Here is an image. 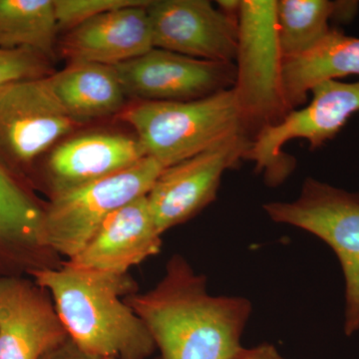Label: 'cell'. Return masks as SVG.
Listing matches in <instances>:
<instances>
[{
	"label": "cell",
	"instance_id": "277c9868",
	"mask_svg": "<svg viewBox=\"0 0 359 359\" xmlns=\"http://www.w3.org/2000/svg\"><path fill=\"white\" fill-rule=\"evenodd\" d=\"M276 0H242L235 65V91L248 133L280 122L290 112L283 82Z\"/></svg>",
	"mask_w": 359,
	"mask_h": 359
},
{
	"label": "cell",
	"instance_id": "2e32d148",
	"mask_svg": "<svg viewBox=\"0 0 359 359\" xmlns=\"http://www.w3.org/2000/svg\"><path fill=\"white\" fill-rule=\"evenodd\" d=\"M147 6L115 9L85 21L59 40V53L68 63L113 67L147 53L154 48Z\"/></svg>",
	"mask_w": 359,
	"mask_h": 359
},
{
	"label": "cell",
	"instance_id": "7402d4cb",
	"mask_svg": "<svg viewBox=\"0 0 359 359\" xmlns=\"http://www.w3.org/2000/svg\"><path fill=\"white\" fill-rule=\"evenodd\" d=\"M59 30L66 32L101 14L124 7L147 6L150 0H53Z\"/></svg>",
	"mask_w": 359,
	"mask_h": 359
},
{
	"label": "cell",
	"instance_id": "9a60e30c",
	"mask_svg": "<svg viewBox=\"0 0 359 359\" xmlns=\"http://www.w3.org/2000/svg\"><path fill=\"white\" fill-rule=\"evenodd\" d=\"M161 248L162 233L145 196L113 212L83 249L65 263L84 271L125 275L130 269L159 254Z\"/></svg>",
	"mask_w": 359,
	"mask_h": 359
},
{
	"label": "cell",
	"instance_id": "8fae6325",
	"mask_svg": "<svg viewBox=\"0 0 359 359\" xmlns=\"http://www.w3.org/2000/svg\"><path fill=\"white\" fill-rule=\"evenodd\" d=\"M154 48L202 60L235 62L238 18L207 0H151L147 7Z\"/></svg>",
	"mask_w": 359,
	"mask_h": 359
},
{
	"label": "cell",
	"instance_id": "d6986e66",
	"mask_svg": "<svg viewBox=\"0 0 359 359\" xmlns=\"http://www.w3.org/2000/svg\"><path fill=\"white\" fill-rule=\"evenodd\" d=\"M358 2L276 0V18L283 58L313 48L332 29L330 20H353Z\"/></svg>",
	"mask_w": 359,
	"mask_h": 359
},
{
	"label": "cell",
	"instance_id": "6da1fadb",
	"mask_svg": "<svg viewBox=\"0 0 359 359\" xmlns=\"http://www.w3.org/2000/svg\"><path fill=\"white\" fill-rule=\"evenodd\" d=\"M125 302L148 328L160 359H233L252 313L245 297L210 294L207 278L178 254L153 289Z\"/></svg>",
	"mask_w": 359,
	"mask_h": 359
},
{
	"label": "cell",
	"instance_id": "30bf717a",
	"mask_svg": "<svg viewBox=\"0 0 359 359\" xmlns=\"http://www.w3.org/2000/svg\"><path fill=\"white\" fill-rule=\"evenodd\" d=\"M252 143L247 135L165 168L147 195L160 233L186 223L217 198L226 170L245 159Z\"/></svg>",
	"mask_w": 359,
	"mask_h": 359
},
{
	"label": "cell",
	"instance_id": "ac0fdd59",
	"mask_svg": "<svg viewBox=\"0 0 359 359\" xmlns=\"http://www.w3.org/2000/svg\"><path fill=\"white\" fill-rule=\"evenodd\" d=\"M348 75L359 76V39L332 28L311 50L283 58V90L290 109L306 102L316 85Z\"/></svg>",
	"mask_w": 359,
	"mask_h": 359
},
{
	"label": "cell",
	"instance_id": "7a4b0ae2",
	"mask_svg": "<svg viewBox=\"0 0 359 359\" xmlns=\"http://www.w3.org/2000/svg\"><path fill=\"white\" fill-rule=\"evenodd\" d=\"M48 290L69 339L102 359H147L156 346L125 299L138 292L129 273L84 271L63 263L32 276Z\"/></svg>",
	"mask_w": 359,
	"mask_h": 359
},
{
	"label": "cell",
	"instance_id": "cb8c5ba5",
	"mask_svg": "<svg viewBox=\"0 0 359 359\" xmlns=\"http://www.w3.org/2000/svg\"><path fill=\"white\" fill-rule=\"evenodd\" d=\"M233 359H285L276 351L275 346L269 344H259V346L245 348L242 347Z\"/></svg>",
	"mask_w": 359,
	"mask_h": 359
},
{
	"label": "cell",
	"instance_id": "7c38bea8",
	"mask_svg": "<svg viewBox=\"0 0 359 359\" xmlns=\"http://www.w3.org/2000/svg\"><path fill=\"white\" fill-rule=\"evenodd\" d=\"M68 339L48 290L25 276L0 278V359H41Z\"/></svg>",
	"mask_w": 359,
	"mask_h": 359
},
{
	"label": "cell",
	"instance_id": "4fadbf2b",
	"mask_svg": "<svg viewBox=\"0 0 359 359\" xmlns=\"http://www.w3.org/2000/svg\"><path fill=\"white\" fill-rule=\"evenodd\" d=\"M46 155L42 177L49 198L119 173L147 157L136 135L108 131L71 134Z\"/></svg>",
	"mask_w": 359,
	"mask_h": 359
},
{
	"label": "cell",
	"instance_id": "9c48e42d",
	"mask_svg": "<svg viewBox=\"0 0 359 359\" xmlns=\"http://www.w3.org/2000/svg\"><path fill=\"white\" fill-rule=\"evenodd\" d=\"M132 101L186 102L233 88L235 62L202 60L164 50H152L114 66Z\"/></svg>",
	"mask_w": 359,
	"mask_h": 359
},
{
	"label": "cell",
	"instance_id": "e0dca14e",
	"mask_svg": "<svg viewBox=\"0 0 359 359\" xmlns=\"http://www.w3.org/2000/svg\"><path fill=\"white\" fill-rule=\"evenodd\" d=\"M48 81L58 102L79 126L117 117L129 103L113 66L71 62L50 75Z\"/></svg>",
	"mask_w": 359,
	"mask_h": 359
},
{
	"label": "cell",
	"instance_id": "3957f363",
	"mask_svg": "<svg viewBox=\"0 0 359 359\" xmlns=\"http://www.w3.org/2000/svg\"><path fill=\"white\" fill-rule=\"evenodd\" d=\"M117 119L165 168L247 135L233 88L186 102L130 101Z\"/></svg>",
	"mask_w": 359,
	"mask_h": 359
},
{
	"label": "cell",
	"instance_id": "ffe728a7",
	"mask_svg": "<svg viewBox=\"0 0 359 359\" xmlns=\"http://www.w3.org/2000/svg\"><path fill=\"white\" fill-rule=\"evenodd\" d=\"M59 32L53 0H0V47L55 57Z\"/></svg>",
	"mask_w": 359,
	"mask_h": 359
},
{
	"label": "cell",
	"instance_id": "5bb4252c",
	"mask_svg": "<svg viewBox=\"0 0 359 359\" xmlns=\"http://www.w3.org/2000/svg\"><path fill=\"white\" fill-rule=\"evenodd\" d=\"M45 204L0 166V278L60 268L45 235Z\"/></svg>",
	"mask_w": 359,
	"mask_h": 359
},
{
	"label": "cell",
	"instance_id": "603a6c76",
	"mask_svg": "<svg viewBox=\"0 0 359 359\" xmlns=\"http://www.w3.org/2000/svg\"><path fill=\"white\" fill-rule=\"evenodd\" d=\"M41 359H102L90 355L79 348L70 339L55 347Z\"/></svg>",
	"mask_w": 359,
	"mask_h": 359
},
{
	"label": "cell",
	"instance_id": "44dd1931",
	"mask_svg": "<svg viewBox=\"0 0 359 359\" xmlns=\"http://www.w3.org/2000/svg\"><path fill=\"white\" fill-rule=\"evenodd\" d=\"M54 72L51 59L39 52L0 47V91L16 82L48 77Z\"/></svg>",
	"mask_w": 359,
	"mask_h": 359
},
{
	"label": "cell",
	"instance_id": "ba28073f",
	"mask_svg": "<svg viewBox=\"0 0 359 359\" xmlns=\"http://www.w3.org/2000/svg\"><path fill=\"white\" fill-rule=\"evenodd\" d=\"M48 77L0 91V166L16 178L80 127L58 102Z\"/></svg>",
	"mask_w": 359,
	"mask_h": 359
},
{
	"label": "cell",
	"instance_id": "5b68a950",
	"mask_svg": "<svg viewBox=\"0 0 359 359\" xmlns=\"http://www.w3.org/2000/svg\"><path fill=\"white\" fill-rule=\"evenodd\" d=\"M264 210L271 221L313 233L339 257L346 282L344 334L359 330V193L308 178L292 202H271Z\"/></svg>",
	"mask_w": 359,
	"mask_h": 359
},
{
	"label": "cell",
	"instance_id": "8992f818",
	"mask_svg": "<svg viewBox=\"0 0 359 359\" xmlns=\"http://www.w3.org/2000/svg\"><path fill=\"white\" fill-rule=\"evenodd\" d=\"M165 167L152 157L112 175L49 198L45 204V235L66 261L76 256L108 217L147 196Z\"/></svg>",
	"mask_w": 359,
	"mask_h": 359
},
{
	"label": "cell",
	"instance_id": "52a82bcc",
	"mask_svg": "<svg viewBox=\"0 0 359 359\" xmlns=\"http://www.w3.org/2000/svg\"><path fill=\"white\" fill-rule=\"evenodd\" d=\"M306 107L292 110L276 124L269 125L252 139L245 159L252 161L257 173L271 187L280 185L294 171V158L283 152L294 139L308 141L311 149L332 140L354 113L359 111V81L327 80L316 85Z\"/></svg>",
	"mask_w": 359,
	"mask_h": 359
}]
</instances>
